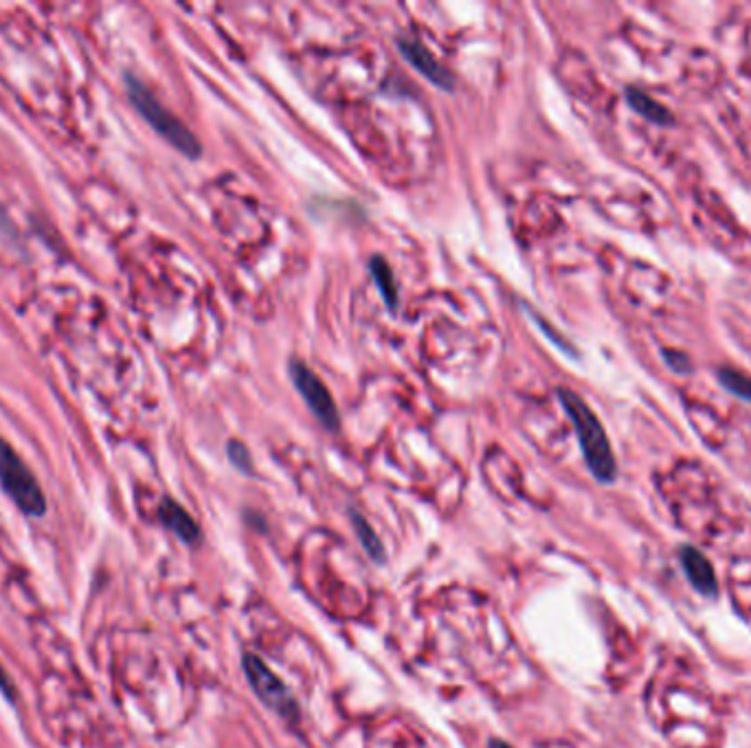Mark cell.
<instances>
[{"instance_id": "8992f818", "label": "cell", "mask_w": 751, "mask_h": 748, "mask_svg": "<svg viewBox=\"0 0 751 748\" xmlns=\"http://www.w3.org/2000/svg\"><path fill=\"white\" fill-rule=\"evenodd\" d=\"M398 44V51L403 53V58L407 60L409 64L418 71L422 77H427L428 82L435 84L440 91L452 92L455 91V75H452L418 37L413 36H403L395 40Z\"/></svg>"}, {"instance_id": "e0dca14e", "label": "cell", "mask_w": 751, "mask_h": 748, "mask_svg": "<svg viewBox=\"0 0 751 748\" xmlns=\"http://www.w3.org/2000/svg\"><path fill=\"white\" fill-rule=\"evenodd\" d=\"M0 218H4V211H3V207H0Z\"/></svg>"}, {"instance_id": "52a82bcc", "label": "cell", "mask_w": 751, "mask_h": 748, "mask_svg": "<svg viewBox=\"0 0 751 748\" xmlns=\"http://www.w3.org/2000/svg\"><path fill=\"white\" fill-rule=\"evenodd\" d=\"M679 560H681V567H683L685 570V575H688L690 584H692L701 595H706V597L718 595L716 573H714L710 560H707L701 551L694 549V546H681Z\"/></svg>"}, {"instance_id": "3957f363", "label": "cell", "mask_w": 751, "mask_h": 748, "mask_svg": "<svg viewBox=\"0 0 751 748\" xmlns=\"http://www.w3.org/2000/svg\"><path fill=\"white\" fill-rule=\"evenodd\" d=\"M0 488L27 516L40 518L46 513V497L38 479L3 437H0Z\"/></svg>"}, {"instance_id": "7a4b0ae2", "label": "cell", "mask_w": 751, "mask_h": 748, "mask_svg": "<svg viewBox=\"0 0 751 748\" xmlns=\"http://www.w3.org/2000/svg\"><path fill=\"white\" fill-rule=\"evenodd\" d=\"M125 92H128L130 104L134 106V110L146 119V123L150 125L154 132L167 141L174 149H179L183 156H188L189 161H196V158L203 156V145H200L198 137L174 115L172 110H167L165 106L161 104L156 95L134 75H125Z\"/></svg>"}, {"instance_id": "2e32d148", "label": "cell", "mask_w": 751, "mask_h": 748, "mask_svg": "<svg viewBox=\"0 0 751 748\" xmlns=\"http://www.w3.org/2000/svg\"><path fill=\"white\" fill-rule=\"evenodd\" d=\"M488 748H512V746L507 744V742H503V740H490V746Z\"/></svg>"}, {"instance_id": "277c9868", "label": "cell", "mask_w": 751, "mask_h": 748, "mask_svg": "<svg viewBox=\"0 0 751 748\" xmlns=\"http://www.w3.org/2000/svg\"><path fill=\"white\" fill-rule=\"evenodd\" d=\"M288 376H291L292 386L300 393V397L306 402L310 413L319 419V424L330 433H337L340 428V415L334 402L332 393H330L325 382L315 373L310 364L303 360H291L288 362Z\"/></svg>"}, {"instance_id": "8fae6325", "label": "cell", "mask_w": 751, "mask_h": 748, "mask_svg": "<svg viewBox=\"0 0 751 748\" xmlns=\"http://www.w3.org/2000/svg\"><path fill=\"white\" fill-rule=\"evenodd\" d=\"M352 525H354V529H356L358 540H361L363 549L370 553V558L378 560V562H380V560H385V549H382V542L378 540L376 531L372 529L370 522H367L365 518L361 516V513L352 512Z\"/></svg>"}, {"instance_id": "9a60e30c", "label": "cell", "mask_w": 751, "mask_h": 748, "mask_svg": "<svg viewBox=\"0 0 751 748\" xmlns=\"http://www.w3.org/2000/svg\"><path fill=\"white\" fill-rule=\"evenodd\" d=\"M0 691H3V694L7 696L9 700L13 698V685H12V682H9V678L3 672V667H0Z\"/></svg>"}, {"instance_id": "5bb4252c", "label": "cell", "mask_w": 751, "mask_h": 748, "mask_svg": "<svg viewBox=\"0 0 751 748\" xmlns=\"http://www.w3.org/2000/svg\"><path fill=\"white\" fill-rule=\"evenodd\" d=\"M664 360L670 364V369L676 373H690L692 371V362H690V358L685 356L683 352H675V349H668V352H664Z\"/></svg>"}, {"instance_id": "30bf717a", "label": "cell", "mask_w": 751, "mask_h": 748, "mask_svg": "<svg viewBox=\"0 0 751 748\" xmlns=\"http://www.w3.org/2000/svg\"><path fill=\"white\" fill-rule=\"evenodd\" d=\"M624 97H627L628 106H631L639 116H643V119L652 121V123H659V125L673 123V115L668 112V107L661 106L659 101L648 97L646 92H642L639 88H627Z\"/></svg>"}, {"instance_id": "5b68a950", "label": "cell", "mask_w": 751, "mask_h": 748, "mask_svg": "<svg viewBox=\"0 0 751 748\" xmlns=\"http://www.w3.org/2000/svg\"><path fill=\"white\" fill-rule=\"evenodd\" d=\"M242 667H244L246 680H249V685L253 687V691L266 707H270L273 712L284 715V718H297L300 707H297L295 698H292L288 687L282 682V678L275 674L258 654H244Z\"/></svg>"}, {"instance_id": "6da1fadb", "label": "cell", "mask_w": 751, "mask_h": 748, "mask_svg": "<svg viewBox=\"0 0 751 748\" xmlns=\"http://www.w3.org/2000/svg\"><path fill=\"white\" fill-rule=\"evenodd\" d=\"M556 393L564 413L571 419L573 430H576L578 443H580L582 457H585L589 472L600 483H613L615 476H618V464H615L613 448H611V442L598 415L576 391L561 386Z\"/></svg>"}, {"instance_id": "7c38bea8", "label": "cell", "mask_w": 751, "mask_h": 748, "mask_svg": "<svg viewBox=\"0 0 751 748\" xmlns=\"http://www.w3.org/2000/svg\"><path fill=\"white\" fill-rule=\"evenodd\" d=\"M718 382L723 385V389L730 391L731 395H736L739 400L751 402V378L745 376L739 369H718L716 373Z\"/></svg>"}, {"instance_id": "4fadbf2b", "label": "cell", "mask_w": 751, "mask_h": 748, "mask_svg": "<svg viewBox=\"0 0 751 748\" xmlns=\"http://www.w3.org/2000/svg\"><path fill=\"white\" fill-rule=\"evenodd\" d=\"M227 455H228V461H231V464L236 466L240 472H244V474H251V472H253V459H251V452L242 442L231 439L227 446Z\"/></svg>"}, {"instance_id": "9c48e42d", "label": "cell", "mask_w": 751, "mask_h": 748, "mask_svg": "<svg viewBox=\"0 0 751 748\" xmlns=\"http://www.w3.org/2000/svg\"><path fill=\"white\" fill-rule=\"evenodd\" d=\"M367 268H370L372 279H374L378 292H380L382 301H385V306L389 307V312L398 310L400 294H398V285H395V277H394V270H391V266L387 264V261L382 259L380 255H376V257H372L370 264H367Z\"/></svg>"}, {"instance_id": "ba28073f", "label": "cell", "mask_w": 751, "mask_h": 748, "mask_svg": "<svg viewBox=\"0 0 751 748\" xmlns=\"http://www.w3.org/2000/svg\"><path fill=\"white\" fill-rule=\"evenodd\" d=\"M158 516H161L163 525H165L170 531H174V534L179 536L183 542H188V545L198 542L200 527L196 525V521L189 516L188 509L180 507L176 500H172V498L163 500L161 507H158Z\"/></svg>"}]
</instances>
